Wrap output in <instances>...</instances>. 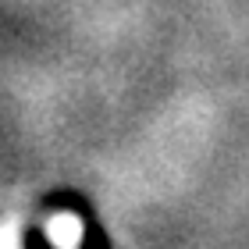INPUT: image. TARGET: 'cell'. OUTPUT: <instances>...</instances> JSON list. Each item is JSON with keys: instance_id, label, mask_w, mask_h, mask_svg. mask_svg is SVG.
Returning <instances> with one entry per match:
<instances>
[{"instance_id": "6da1fadb", "label": "cell", "mask_w": 249, "mask_h": 249, "mask_svg": "<svg viewBox=\"0 0 249 249\" xmlns=\"http://www.w3.org/2000/svg\"><path fill=\"white\" fill-rule=\"evenodd\" d=\"M29 249H50V246H47V242H43V239H39V235H36V231H32V235H29Z\"/></svg>"}]
</instances>
